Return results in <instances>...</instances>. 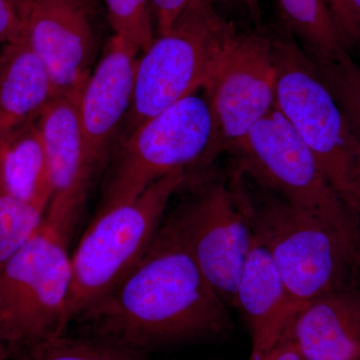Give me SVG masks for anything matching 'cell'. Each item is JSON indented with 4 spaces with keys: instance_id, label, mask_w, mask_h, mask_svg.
<instances>
[{
    "instance_id": "obj_1",
    "label": "cell",
    "mask_w": 360,
    "mask_h": 360,
    "mask_svg": "<svg viewBox=\"0 0 360 360\" xmlns=\"http://www.w3.org/2000/svg\"><path fill=\"white\" fill-rule=\"evenodd\" d=\"M84 319L96 338L142 354L232 329L229 307L206 281L172 215L139 264Z\"/></svg>"
},
{
    "instance_id": "obj_2",
    "label": "cell",
    "mask_w": 360,
    "mask_h": 360,
    "mask_svg": "<svg viewBox=\"0 0 360 360\" xmlns=\"http://www.w3.org/2000/svg\"><path fill=\"white\" fill-rule=\"evenodd\" d=\"M239 174L255 236L269 251L300 309L331 291L359 286V248L316 215Z\"/></svg>"
},
{
    "instance_id": "obj_3",
    "label": "cell",
    "mask_w": 360,
    "mask_h": 360,
    "mask_svg": "<svg viewBox=\"0 0 360 360\" xmlns=\"http://www.w3.org/2000/svg\"><path fill=\"white\" fill-rule=\"evenodd\" d=\"M238 33L214 0H191L169 32L158 35L137 60L122 139L148 118L205 89Z\"/></svg>"
},
{
    "instance_id": "obj_4",
    "label": "cell",
    "mask_w": 360,
    "mask_h": 360,
    "mask_svg": "<svg viewBox=\"0 0 360 360\" xmlns=\"http://www.w3.org/2000/svg\"><path fill=\"white\" fill-rule=\"evenodd\" d=\"M186 180L187 170H174L134 200L99 210L71 255L70 322L98 307L139 264Z\"/></svg>"
},
{
    "instance_id": "obj_5",
    "label": "cell",
    "mask_w": 360,
    "mask_h": 360,
    "mask_svg": "<svg viewBox=\"0 0 360 360\" xmlns=\"http://www.w3.org/2000/svg\"><path fill=\"white\" fill-rule=\"evenodd\" d=\"M276 108L360 219V139L311 59L288 32L271 37Z\"/></svg>"
},
{
    "instance_id": "obj_6",
    "label": "cell",
    "mask_w": 360,
    "mask_h": 360,
    "mask_svg": "<svg viewBox=\"0 0 360 360\" xmlns=\"http://www.w3.org/2000/svg\"><path fill=\"white\" fill-rule=\"evenodd\" d=\"M229 153L236 169L312 213L360 250V219L343 202L314 155L278 108L259 120Z\"/></svg>"
},
{
    "instance_id": "obj_7",
    "label": "cell",
    "mask_w": 360,
    "mask_h": 360,
    "mask_svg": "<svg viewBox=\"0 0 360 360\" xmlns=\"http://www.w3.org/2000/svg\"><path fill=\"white\" fill-rule=\"evenodd\" d=\"M70 236L46 221L0 269V321L16 348L65 335L72 284Z\"/></svg>"
},
{
    "instance_id": "obj_8",
    "label": "cell",
    "mask_w": 360,
    "mask_h": 360,
    "mask_svg": "<svg viewBox=\"0 0 360 360\" xmlns=\"http://www.w3.org/2000/svg\"><path fill=\"white\" fill-rule=\"evenodd\" d=\"M189 195L172 214L206 281L227 307L255 243V229L243 179L205 172L187 177Z\"/></svg>"
},
{
    "instance_id": "obj_9",
    "label": "cell",
    "mask_w": 360,
    "mask_h": 360,
    "mask_svg": "<svg viewBox=\"0 0 360 360\" xmlns=\"http://www.w3.org/2000/svg\"><path fill=\"white\" fill-rule=\"evenodd\" d=\"M213 136L210 104L195 94L148 118L122 139L101 210L134 200L174 170L200 172Z\"/></svg>"
},
{
    "instance_id": "obj_10",
    "label": "cell",
    "mask_w": 360,
    "mask_h": 360,
    "mask_svg": "<svg viewBox=\"0 0 360 360\" xmlns=\"http://www.w3.org/2000/svg\"><path fill=\"white\" fill-rule=\"evenodd\" d=\"M214 136L200 172L229 153L276 105L272 39L262 30L238 33L205 87Z\"/></svg>"
},
{
    "instance_id": "obj_11",
    "label": "cell",
    "mask_w": 360,
    "mask_h": 360,
    "mask_svg": "<svg viewBox=\"0 0 360 360\" xmlns=\"http://www.w3.org/2000/svg\"><path fill=\"white\" fill-rule=\"evenodd\" d=\"M56 96H80L96 59V37L84 0H33L25 30Z\"/></svg>"
},
{
    "instance_id": "obj_12",
    "label": "cell",
    "mask_w": 360,
    "mask_h": 360,
    "mask_svg": "<svg viewBox=\"0 0 360 360\" xmlns=\"http://www.w3.org/2000/svg\"><path fill=\"white\" fill-rule=\"evenodd\" d=\"M78 101L79 96L53 97L39 117L51 186L46 221L68 236L96 174L85 149Z\"/></svg>"
},
{
    "instance_id": "obj_13",
    "label": "cell",
    "mask_w": 360,
    "mask_h": 360,
    "mask_svg": "<svg viewBox=\"0 0 360 360\" xmlns=\"http://www.w3.org/2000/svg\"><path fill=\"white\" fill-rule=\"evenodd\" d=\"M139 53L129 40L113 35L80 94L78 115L94 172L106 160L131 106Z\"/></svg>"
},
{
    "instance_id": "obj_14",
    "label": "cell",
    "mask_w": 360,
    "mask_h": 360,
    "mask_svg": "<svg viewBox=\"0 0 360 360\" xmlns=\"http://www.w3.org/2000/svg\"><path fill=\"white\" fill-rule=\"evenodd\" d=\"M233 307L250 331V359L264 356L288 333L300 307L290 297L269 251L255 236L246 259Z\"/></svg>"
},
{
    "instance_id": "obj_15",
    "label": "cell",
    "mask_w": 360,
    "mask_h": 360,
    "mask_svg": "<svg viewBox=\"0 0 360 360\" xmlns=\"http://www.w3.org/2000/svg\"><path fill=\"white\" fill-rule=\"evenodd\" d=\"M286 335L307 360H360L359 286L305 303Z\"/></svg>"
},
{
    "instance_id": "obj_16",
    "label": "cell",
    "mask_w": 360,
    "mask_h": 360,
    "mask_svg": "<svg viewBox=\"0 0 360 360\" xmlns=\"http://www.w3.org/2000/svg\"><path fill=\"white\" fill-rule=\"evenodd\" d=\"M53 97L51 77L26 35L6 44L0 54V141L37 120Z\"/></svg>"
},
{
    "instance_id": "obj_17",
    "label": "cell",
    "mask_w": 360,
    "mask_h": 360,
    "mask_svg": "<svg viewBox=\"0 0 360 360\" xmlns=\"http://www.w3.org/2000/svg\"><path fill=\"white\" fill-rule=\"evenodd\" d=\"M0 177L4 193L49 210L51 186L39 118L16 127L0 142Z\"/></svg>"
},
{
    "instance_id": "obj_18",
    "label": "cell",
    "mask_w": 360,
    "mask_h": 360,
    "mask_svg": "<svg viewBox=\"0 0 360 360\" xmlns=\"http://www.w3.org/2000/svg\"><path fill=\"white\" fill-rule=\"evenodd\" d=\"M286 32L316 66L350 58L342 35L324 0H277Z\"/></svg>"
},
{
    "instance_id": "obj_19",
    "label": "cell",
    "mask_w": 360,
    "mask_h": 360,
    "mask_svg": "<svg viewBox=\"0 0 360 360\" xmlns=\"http://www.w3.org/2000/svg\"><path fill=\"white\" fill-rule=\"evenodd\" d=\"M7 360H146L144 354L101 338L65 335L14 349Z\"/></svg>"
},
{
    "instance_id": "obj_20",
    "label": "cell",
    "mask_w": 360,
    "mask_h": 360,
    "mask_svg": "<svg viewBox=\"0 0 360 360\" xmlns=\"http://www.w3.org/2000/svg\"><path fill=\"white\" fill-rule=\"evenodd\" d=\"M47 208L13 198L0 187V269L37 234Z\"/></svg>"
},
{
    "instance_id": "obj_21",
    "label": "cell",
    "mask_w": 360,
    "mask_h": 360,
    "mask_svg": "<svg viewBox=\"0 0 360 360\" xmlns=\"http://www.w3.org/2000/svg\"><path fill=\"white\" fill-rule=\"evenodd\" d=\"M115 34L129 40L139 51L150 46L155 37L149 0H104Z\"/></svg>"
},
{
    "instance_id": "obj_22",
    "label": "cell",
    "mask_w": 360,
    "mask_h": 360,
    "mask_svg": "<svg viewBox=\"0 0 360 360\" xmlns=\"http://www.w3.org/2000/svg\"><path fill=\"white\" fill-rule=\"evenodd\" d=\"M314 66L360 139V65L350 58L338 65Z\"/></svg>"
},
{
    "instance_id": "obj_23",
    "label": "cell",
    "mask_w": 360,
    "mask_h": 360,
    "mask_svg": "<svg viewBox=\"0 0 360 360\" xmlns=\"http://www.w3.org/2000/svg\"><path fill=\"white\" fill-rule=\"evenodd\" d=\"M33 0H0V44H11L25 34Z\"/></svg>"
},
{
    "instance_id": "obj_24",
    "label": "cell",
    "mask_w": 360,
    "mask_h": 360,
    "mask_svg": "<svg viewBox=\"0 0 360 360\" xmlns=\"http://www.w3.org/2000/svg\"><path fill=\"white\" fill-rule=\"evenodd\" d=\"M348 49L360 44V22L348 0H324Z\"/></svg>"
},
{
    "instance_id": "obj_25",
    "label": "cell",
    "mask_w": 360,
    "mask_h": 360,
    "mask_svg": "<svg viewBox=\"0 0 360 360\" xmlns=\"http://www.w3.org/2000/svg\"><path fill=\"white\" fill-rule=\"evenodd\" d=\"M158 35L169 32L191 0H149Z\"/></svg>"
},
{
    "instance_id": "obj_26",
    "label": "cell",
    "mask_w": 360,
    "mask_h": 360,
    "mask_svg": "<svg viewBox=\"0 0 360 360\" xmlns=\"http://www.w3.org/2000/svg\"><path fill=\"white\" fill-rule=\"evenodd\" d=\"M246 360H307L300 354L295 342L288 335L279 340L276 347H272L267 354L258 359H251L248 357Z\"/></svg>"
},
{
    "instance_id": "obj_27",
    "label": "cell",
    "mask_w": 360,
    "mask_h": 360,
    "mask_svg": "<svg viewBox=\"0 0 360 360\" xmlns=\"http://www.w3.org/2000/svg\"><path fill=\"white\" fill-rule=\"evenodd\" d=\"M240 8L243 9L250 20L255 23L257 30H262V11H260V0H239Z\"/></svg>"
},
{
    "instance_id": "obj_28",
    "label": "cell",
    "mask_w": 360,
    "mask_h": 360,
    "mask_svg": "<svg viewBox=\"0 0 360 360\" xmlns=\"http://www.w3.org/2000/svg\"><path fill=\"white\" fill-rule=\"evenodd\" d=\"M0 356H9V345L1 321H0Z\"/></svg>"
},
{
    "instance_id": "obj_29",
    "label": "cell",
    "mask_w": 360,
    "mask_h": 360,
    "mask_svg": "<svg viewBox=\"0 0 360 360\" xmlns=\"http://www.w3.org/2000/svg\"><path fill=\"white\" fill-rule=\"evenodd\" d=\"M352 11H354L355 15L357 16L360 22V0H348Z\"/></svg>"
},
{
    "instance_id": "obj_30",
    "label": "cell",
    "mask_w": 360,
    "mask_h": 360,
    "mask_svg": "<svg viewBox=\"0 0 360 360\" xmlns=\"http://www.w3.org/2000/svg\"><path fill=\"white\" fill-rule=\"evenodd\" d=\"M217 4H225V6L232 7H239L240 8V2L239 0H214Z\"/></svg>"
},
{
    "instance_id": "obj_31",
    "label": "cell",
    "mask_w": 360,
    "mask_h": 360,
    "mask_svg": "<svg viewBox=\"0 0 360 360\" xmlns=\"http://www.w3.org/2000/svg\"><path fill=\"white\" fill-rule=\"evenodd\" d=\"M8 359V356H0V360H7Z\"/></svg>"
},
{
    "instance_id": "obj_32",
    "label": "cell",
    "mask_w": 360,
    "mask_h": 360,
    "mask_svg": "<svg viewBox=\"0 0 360 360\" xmlns=\"http://www.w3.org/2000/svg\"><path fill=\"white\" fill-rule=\"evenodd\" d=\"M1 142V141H0ZM0 187H1V177H0Z\"/></svg>"
}]
</instances>
